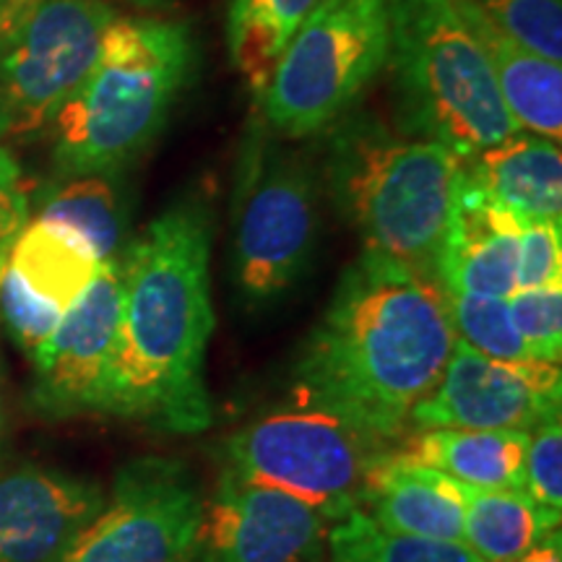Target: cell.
Returning <instances> with one entry per match:
<instances>
[{
    "label": "cell",
    "mask_w": 562,
    "mask_h": 562,
    "mask_svg": "<svg viewBox=\"0 0 562 562\" xmlns=\"http://www.w3.org/2000/svg\"><path fill=\"white\" fill-rule=\"evenodd\" d=\"M456 344L448 294L406 266L362 250L302 347L294 404L398 442Z\"/></svg>",
    "instance_id": "6da1fadb"
},
{
    "label": "cell",
    "mask_w": 562,
    "mask_h": 562,
    "mask_svg": "<svg viewBox=\"0 0 562 562\" xmlns=\"http://www.w3.org/2000/svg\"><path fill=\"white\" fill-rule=\"evenodd\" d=\"M211 232L209 209L180 201L121 252L123 318L104 414L161 432L209 430L206 349L216 326Z\"/></svg>",
    "instance_id": "7a4b0ae2"
},
{
    "label": "cell",
    "mask_w": 562,
    "mask_h": 562,
    "mask_svg": "<svg viewBox=\"0 0 562 562\" xmlns=\"http://www.w3.org/2000/svg\"><path fill=\"white\" fill-rule=\"evenodd\" d=\"M195 70V40L186 24L115 19L100 58L55 115L53 161L60 178H115L157 140Z\"/></svg>",
    "instance_id": "3957f363"
},
{
    "label": "cell",
    "mask_w": 562,
    "mask_h": 562,
    "mask_svg": "<svg viewBox=\"0 0 562 562\" xmlns=\"http://www.w3.org/2000/svg\"><path fill=\"white\" fill-rule=\"evenodd\" d=\"M463 159L368 115L349 117L328 146V182L364 250L440 284Z\"/></svg>",
    "instance_id": "277c9868"
},
{
    "label": "cell",
    "mask_w": 562,
    "mask_h": 562,
    "mask_svg": "<svg viewBox=\"0 0 562 562\" xmlns=\"http://www.w3.org/2000/svg\"><path fill=\"white\" fill-rule=\"evenodd\" d=\"M389 60L404 136L469 161L518 133L453 0H389Z\"/></svg>",
    "instance_id": "5b68a950"
},
{
    "label": "cell",
    "mask_w": 562,
    "mask_h": 562,
    "mask_svg": "<svg viewBox=\"0 0 562 562\" xmlns=\"http://www.w3.org/2000/svg\"><path fill=\"white\" fill-rule=\"evenodd\" d=\"M396 448L336 414L294 404L232 432L222 472L284 492L336 524L360 508L372 469Z\"/></svg>",
    "instance_id": "8992f818"
},
{
    "label": "cell",
    "mask_w": 562,
    "mask_h": 562,
    "mask_svg": "<svg viewBox=\"0 0 562 562\" xmlns=\"http://www.w3.org/2000/svg\"><path fill=\"white\" fill-rule=\"evenodd\" d=\"M318 237V182L302 154L252 128L243 140L235 182L232 271L245 305L284 297L307 271Z\"/></svg>",
    "instance_id": "52a82bcc"
},
{
    "label": "cell",
    "mask_w": 562,
    "mask_h": 562,
    "mask_svg": "<svg viewBox=\"0 0 562 562\" xmlns=\"http://www.w3.org/2000/svg\"><path fill=\"white\" fill-rule=\"evenodd\" d=\"M389 60V0H318L261 94L266 125L302 138L328 128Z\"/></svg>",
    "instance_id": "ba28073f"
},
{
    "label": "cell",
    "mask_w": 562,
    "mask_h": 562,
    "mask_svg": "<svg viewBox=\"0 0 562 562\" xmlns=\"http://www.w3.org/2000/svg\"><path fill=\"white\" fill-rule=\"evenodd\" d=\"M115 19L108 0H40L0 37V140L53 125L87 81Z\"/></svg>",
    "instance_id": "9c48e42d"
},
{
    "label": "cell",
    "mask_w": 562,
    "mask_h": 562,
    "mask_svg": "<svg viewBox=\"0 0 562 562\" xmlns=\"http://www.w3.org/2000/svg\"><path fill=\"white\" fill-rule=\"evenodd\" d=\"M203 503L188 463L140 456L117 469L102 510L53 562H193Z\"/></svg>",
    "instance_id": "30bf717a"
},
{
    "label": "cell",
    "mask_w": 562,
    "mask_h": 562,
    "mask_svg": "<svg viewBox=\"0 0 562 562\" xmlns=\"http://www.w3.org/2000/svg\"><path fill=\"white\" fill-rule=\"evenodd\" d=\"M560 404V364L492 360L456 339L440 381L409 412L406 432L440 427L531 432L558 417Z\"/></svg>",
    "instance_id": "8fae6325"
},
{
    "label": "cell",
    "mask_w": 562,
    "mask_h": 562,
    "mask_svg": "<svg viewBox=\"0 0 562 562\" xmlns=\"http://www.w3.org/2000/svg\"><path fill=\"white\" fill-rule=\"evenodd\" d=\"M123 318L121 256L100 266L58 328L32 351L34 409L50 419L108 412Z\"/></svg>",
    "instance_id": "7c38bea8"
},
{
    "label": "cell",
    "mask_w": 562,
    "mask_h": 562,
    "mask_svg": "<svg viewBox=\"0 0 562 562\" xmlns=\"http://www.w3.org/2000/svg\"><path fill=\"white\" fill-rule=\"evenodd\" d=\"M328 529L305 503L222 472L193 562H328Z\"/></svg>",
    "instance_id": "4fadbf2b"
},
{
    "label": "cell",
    "mask_w": 562,
    "mask_h": 562,
    "mask_svg": "<svg viewBox=\"0 0 562 562\" xmlns=\"http://www.w3.org/2000/svg\"><path fill=\"white\" fill-rule=\"evenodd\" d=\"M104 501L100 482L40 463L0 474V562H53Z\"/></svg>",
    "instance_id": "5bb4252c"
},
{
    "label": "cell",
    "mask_w": 562,
    "mask_h": 562,
    "mask_svg": "<svg viewBox=\"0 0 562 562\" xmlns=\"http://www.w3.org/2000/svg\"><path fill=\"white\" fill-rule=\"evenodd\" d=\"M518 240L521 222L476 191L463 172L442 250V290L510 297L518 277Z\"/></svg>",
    "instance_id": "9a60e30c"
},
{
    "label": "cell",
    "mask_w": 562,
    "mask_h": 562,
    "mask_svg": "<svg viewBox=\"0 0 562 562\" xmlns=\"http://www.w3.org/2000/svg\"><path fill=\"white\" fill-rule=\"evenodd\" d=\"M472 186L518 222H562L560 144L518 131L463 161Z\"/></svg>",
    "instance_id": "2e32d148"
},
{
    "label": "cell",
    "mask_w": 562,
    "mask_h": 562,
    "mask_svg": "<svg viewBox=\"0 0 562 562\" xmlns=\"http://www.w3.org/2000/svg\"><path fill=\"white\" fill-rule=\"evenodd\" d=\"M360 510L385 531L463 544V505L456 482L398 451L372 469Z\"/></svg>",
    "instance_id": "e0dca14e"
},
{
    "label": "cell",
    "mask_w": 562,
    "mask_h": 562,
    "mask_svg": "<svg viewBox=\"0 0 562 562\" xmlns=\"http://www.w3.org/2000/svg\"><path fill=\"white\" fill-rule=\"evenodd\" d=\"M467 30L480 42L497 91L518 131L562 138V63L539 58L497 30L476 0H453Z\"/></svg>",
    "instance_id": "ac0fdd59"
},
{
    "label": "cell",
    "mask_w": 562,
    "mask_h": 562,
    "mask_svg": "<svg viewBox=\"0 0 562 562\" xmlns=\"http://www.w3.org/2000/svg\"><path fill=\"white\" fill-rule=\"evenodd\" d=\"M526 446L529 432L440 427L406 432L396 451L467 487L524 490Z\"/></svg>",
    "instance_id": "d6986e66"
},
{
    "label": "cell",
    "mask_w": 562,
    "mask_h": 562,
    "mask_svg": "<svg viewBox=\"0 0 562 562\" xmlns=\"http://www.w3.org/2000/svg\"><path fill=\"white\" fill-rule=\"evenodd\" d=\"M463 505V544L484 562H516L544 533L560 529V513L544 510L526 490H480L456 482Z\"/></svg>",
    "instance_id": "ffe728a7"
},
{
    "label": "cell",
    "mask_w": 562,
    "mask_h": 562,
    "mask_svg": "<svg viewBox=\"0 0 562 562\" xmlns=\"http://www.w3.org/2000/svg\"><path fill=\"white\" fill-rule=\"evenodd\" d=\"M9 266L34 292L68 311L97 277L102 261L70 232L32 220L19 232Z\"/></svg>",
    "instance_id": "44dd1931"
},
{
    "label": "cell",
    "mask_w": 562,
    "mask_h": 562,
    "mask_svg": "<svg viewBox=\"0 0 562 562\" xmlns=\"http://www.w3.org/2000/svg\"><path fill=\"white\" fill-rule=\"evenodd\" d=\"M34 220L76 235L104 263L123 252L128 209L108 175H79L63 178L42 195Z\"/></svg>",
    "instance_id": "7402d4cb"
},
{
    "label": "cell",
    "mask_w": 562,
    "mask_h": 562,
    "mask_svg": "<svg viewBox=\"0 0 562 562\" xmlns=\"http://www.w3.org/2000/svg\"><path fill=\"white\" fill-rule=\"evenodd\" d=\"M315 5L318 0H232L227 45L252 94L261 97L269 87L281 53Z\"/></svg>",
    "instance_id": "603a6c76"
},
{
    "label": "cell",
    "mask_w": 562,
    "mask_h": 562,
    "mask_svg": "<svg viewBox=\"0 0 562 562\" xmlns=\"http://www.w3.org/2000/svg\"><path fill=\"white\" fill-rule=\"evenodd\" d=\"M328 562H484L461 542L385 531L360 508L328 529Z\"/></svg>",
    "instance_id": "cb8c5ba5"
},
{
    "label": "cell",
    "mask_w": 562,
    "mask_h": 562,
    "mask_svg": "<svg viewBox=\"0 0 562 562\" xmlns=\"http://www.w3.org/2000/svg\"><path fill=\"white\" fill-rule=\"evenodd\" d=\"M456 339L480 351L484 357L503 362L531 360L529 349L510 321L508 297H487V294L446 292Z\"/></svg>",
    "instance_id": "d4e9b609"
},
{
    "label": "cell",
    "mask_w": 562,
    "mask_h": 562,
    "mask_svg": "<svg viewBox=\"0 0 562 562\" xmlns=\"http://www.w3.org/2000/svg\"><path fill=\"white\" fill-rule=\"evenodd\" d=\"M505 37L552 63L562 60V0H476Z\"/></svg>",
    "instance_id": "484cf974"
},
{
    "label": "cell",
    "mask_w": 562,
    "mask_h": 562,
    "mask_svg": "<svg viewBox=\"0 0 562 562\" xmlns=\"http://www.w3.org/2000/svg\"><path fill=\"white\" fill-rule=\"evenodd\" d=\"M510 321L531 360L560 364L562 351V284L516 290L508 297Z\"/></svg>",
    "instance_id": "4316f807"
},
{
    "label": "cell",
    "mask_w": 562,
    "mask_h": 562,
    "mask_svg": "<svg viewBox=\"0 0 562 562\" xmlns=\"http://www.w3.org/2000/svg\"><path fill=\"white\" fill-rule=\"evenodd\" d=\"M0 313H3L5 326L24 351H32L50 336L63 318V307L53 300L42 297L34 292L16 271L5 263L3 277H0Z\"/></svg>",
    "instance_id": "83f0119b"
},
{
    "label": "cell",
    "mask_w": 562,
    "mask_h": 562,
    "mask_svg": "<svg viewBox=\"0 0 562 562\" xmlns=\"http://www.w3.org/2000/svg\"><path fill=\"white\" fill-rule=\"evenodd\" d=\"M524 490L544 510H562V425L558 417L529 432L524 459Z\"/></svg>",
    "instance_id": "f1b7e54d"
},
{
    "label": "cell",
    "mask_w": 562,
    "mask_h": 562,
    "mask_svg": "<svg viewBox=\"0 0 562 562\" xmlns=\"http://www.w3.org/2000/svg\"><path fill=\"white\" fill-rule=\"evenodd\" d=\"M562 284V222H521L516 290Z\"/></svg>",
    "instance_id": "f546056e"
},
{
    "label": "cell",
    "mask_w": 562,
    "mask_h": 562,
    "mask_svg": "<svg viewBox=\"0 0 562 562\" xmlns=\"http://www.w3.org/2000/svg\"><path fill=\"white\" fill-rule=\"evenodd\" d=\"M26 222H30V195L21 182L16 161L11 159L9 151L0 149V277H3L13 243Z\"/></svg>",
    "instance_id": "4dcf8cb0"
},
{
    "label": "cell",
    "mask_w": 562,
    "mask_h": 562,
    "mask_svg": "<svg viewBox=\"0 0 562 562\" xmlns=\"http://www.w3.org/2000/svg\"><path fill=\"white\" fill-rule=\"evenodd\" d=\"M516 562H562V537L560 529L544 533L529 552H524Z\"/></svg>",
    "instance_id": "1f68e13d"
},
{
    "label": "cell",
    "mask_w": 562,
    "mask_h": 562,
    "mask_svg": "<svg viewBox=\"0 0 562 562\" xmlns=\"http://www.w3.org/2000/svg\"><path fill=\"white\" fill-rule=\"evenodd\" d=\"M3 427H5V409H3V364H0V442H3Z\"/></svg>",
    "instance_id": "d6a6232c"
},
{
    "label": "cell",
    "mask_w": 562,
    "mask_h": 562,
    "mask_svg": "<svg viewBox=\"0 0 562 562\" xmlns=\"http://www.w3.org/2000/svg\"><path fill=\"white\" fill-rule=\"evenodd\" d=\"M128 3H136L140 9H161V5H170L172 0H128Z\"/></svg>",
    "instance_id": "836d02e7"
},
{
    "label": "cell",
    "mask_w": 562,
    "mask_h": 562,
    "mask_svg": "<svg viewBox=\"0 0 562 562\" xmlns=\"http://www.w3.org/2000/svg\"><path fill=\"white\" fill-rule=\"evenodd\" d=\"M9 3H11V0H0V19H3V13H5V9H9Z\"/></svg>",
    "instance_id": "e575fe53"
},
{
    "label": "cell",
    "mask_w": 562,
    "mask_h": 562,
    "mask_svg": "<svg viewBox=\"0 0 562 562\" xmlns=\"http://www.w3.org/2000/svg\"><path fill=\"white\" fill-rule=\"evenodd\" d=\"M0 34H3V26H0Z\"/></svg>",
    "instance_id": "d590c367"
}]
</instances>
